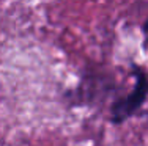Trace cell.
<instances>
[{
	"mask_svg": "<svg viewBox=\"0 0 148 146\" xmlns=\"http://www.w3.org/2000/svg\"><path fill=\"white\" fill-rule=\"evenodd\" d=\"M143 35H145V41H147V46H148V20L143 24Z\"/></svg>",
	"mask_w": 148,
	"mask_h": 146,
	"instance_id": "2",
	"label": "cell"
},
{
	"mask_svg": "<svg viewBox=\"0 0 148 146\" xmlns=\"http://www.w3.org/2000/svg\"><path fill=\"white\" fill-rule=\"evenodd\" d=\"M132 75L136 80L132 90L126 96L115 101L110 107V120L114 124H121L134 116L140 110L148 96V79L142 68L132 65Z\"/></svg>",
	"mask_w": 148,
	"mask_h": 146,
	"instance_id": "1",
	"label": "cell"
}]
</instances>
